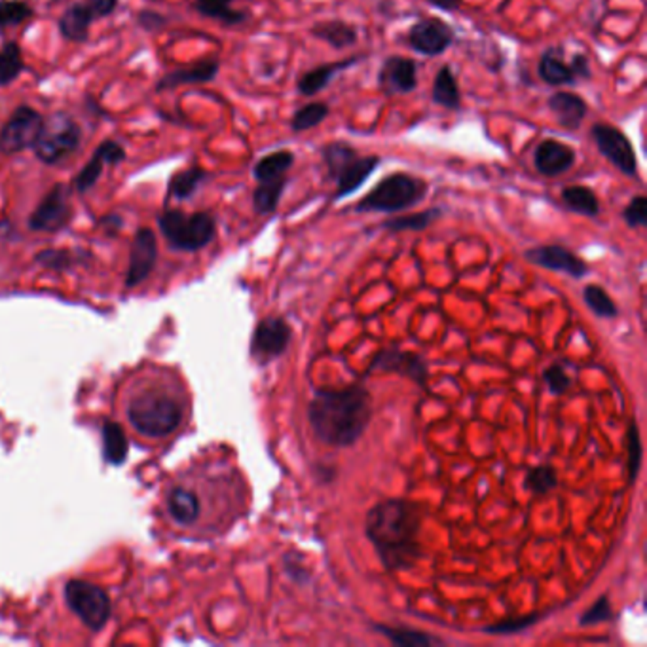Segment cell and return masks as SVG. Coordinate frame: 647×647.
Instances as JSON below:
<instances>
[{"mask_svg":"<svg viewBox=\"0 0 647 647\" xmlns=\"http://www.w3.org/2000/svg\"><path fill=\"white\" fill-rule=\"evenodd\" d=\"M562 204H564L571 213L583 217H598L600 215V200L593 188L583 185H570L562 188Z\"/></svg>","mask_w":647,"mask_h":647,"instance_id":"cell-28","label":"cell"},{"mask_svg":"<svg viewBox=\"0 0 647 647\" xmlns=\"http://www.w3.org/2000/svg\"><path fill=\"white\" fill-rule=\"evenodd\" d=\"M642 463V443L636 421H630L628 426V481L635 484Z\"/></svg>","mask_w":647,"mask_h":647,"instance_id":"cell-41","label":"cell"},{"mask_svg":"<svg viewBox=\"0 0 647 647\" xmlns=\"http://www.w3.org/2000/svg\"><path fill=\"white\" fill-rule=\"evenodd\" d=\"M419 505L403 498L376 503L367 515L364 533L387 571L411 570L419 558Z\"/></svg>","mask_w":647,"mask_h":647,"instance_id":"cell-2","label":"cell"},{"mask_svg":"<svg viewBox=\"0 0 647 647\" xmlns=\"http://www.w3.org/2000/svg\"><path fill=\"white\" fill-rule=\"evenodd\" d=\"M578 162V152L573 147L556 139H543L533 152V167L543 177H560L568 173Z\"/></svg>","mask_w":647,"mask_h":647,"instance_id":"cell-16","label":"cell"},{"mask_svg":"<svg viewBox=\"0 0 647 647\" xmlns=\"http://www.w3.org/2000/svg\"><path fill=\"white\" fill-rule=\"evenodd\" d=\"M220 70V63L217 60H205L196 63L192 67H185V68H177L173 73L165 75L160 82L156 90H172L177 86H182V84H204V82H211L215 80Z\"/></svg>","mask_w":647,"mask_h":647,"instance_id":"cell-23","label":"cell"},{"mask_svg":"<svg viewBox=\"0 0 647 647\" xmlns=\"http://www.w3.org/2000/svg\"><path fill=\"white\" fill-rule=\"evenodd\" d=\"M86 3L92 6L97 20L110 16V13L115 12L118 6V0H86Z\"/></svg>","mask_w":647,"mask_h":647,"instance_id":"cell-47","label":"cell"},{"mask_svg":"<svg viewBox=\"0 0 647 647\" xmlns=\"http://www.w3.org/2000/svg\"><path fill=\"white\" fill-rule=\"evenodd\" d=\"M454 27L439 18L419 20L406 33V44L424 58H439L454 46Z\"/></svg>","mask_w":647,"mask_h":647,"instance_id":"cell-9","label":"cell"},{"mask_svg":"<svg viewBox=\"0 0 647 647\" xmlns=\"http://www.w3.org/2000/svg\"><path fill=\"white\" fill-rule=\"evenodd\" d=\"M431 101L446 110L461 108V90L456 80L454 68L450 65H443L437 70V75H435L431 86Z\"/></svg>","mask_w":647,"mask_h":647,"instance_id":"cell-25","label":"cell"},{"mask_svg":"<svg viewBox=\"0 0 647 647\" xmlns=\"http://www.w3.org/2000/svg\"><path fill=\"white\" fill-rule=\"evenodd\" d=\"M372 418L371 393L363 386L317 389L308 404V419L316 437L332 448L355 444Z\"/></svg>","mask_w":647,"mask_h":647,"instance_id":"cell-3","label":"cell"},{"mask_svg":"<svg viewBox=\"0 0 647 647\" xmlns=\"http://www.w3.org/2000/svg\"><path fill=\"white\" fill-rule=\"evenodd\" d=\"M68 217H70L68 194H67V188L58 185L36 207V211L29 220V227L33 230H40V232H53V230H60L61 227H65Z\"/></svg>","mask_w":647,"mask_h":647,"instance_id":"cell-17","label":"cell"},{"mask_svg":"<svg viewBox=\"0 0 647 647\" xmlns=\"http://www.w3.org/2000/svg\"><path fill=\"white\" fill-rule=\"evenodd\" d=\"M42 124H44V118L35 108L27 105L18 107L4 128L0 130V150L4 154H16L33 148L40 135Z\"/></svg>","mask_w":647,"mask_h":647,"instance_id":"cell-10","label":"cell"},{"mask_svg":"<svg viewBox=\"0 0 647 647\" xmlns=\"http://www.w3.org/2000/svg\"><path fill=\"white\" fill-rule=\"evenodd\" d=\"M33 16V10L23 0H3L0 3V29L20 25Z\"/></svg>","mask_w":647,"mask_h":647,"instance_id":"cell-39","label":"cell"},{"mask_svg":"<svg viewBox=\"0 0 647 647\" xmlns=\"http://www.w3.org/2000/svg\"><path fill=\"white\" fill-rule=\"evenodd\" d=\"M160 230L173 249L200 251L213 242L217 224L209 213L187 215L182 211L170 209L160 217Z\"/></svg>","mask_w":647,"mask_h":647,"instance_id":"cell-5","label":"cell"},{"mask_svg":"<svg viewBox=\"0 0 647 647\" xmlns=\"http://www.w3.org/2000/svg\"><path fill=\"white\" fill-rule=\"evenodd\" d=\"M429 185L426 179L414 177L411 173L395 172L376 182L363 198L355 204L357 213H401L412 209L426 200Z\"/></svg>","mask_w":647,"mask_h":647,"instance_id":"cell-4","label":"cell"},{"mask_svg":"<svg viewBox=\"0 0 647 647\" xmlns=\"http://www.w3.org/2000/svg\"><path fill=\"white\" fill-rule=\"evenodd\" d=\"M538 75L539 78L548 84V86H575L578 76L573 75L570 63L564 60V48L562 46H548L539 58L538 63Z\"/></svg>","mask_w":647,"mask_h":647,"instance_id":"cell-21","label":"cell"},{"mask_svg":"<svg viewBox=\"0 0 647 647\" xmlns=\"http://www.w3.org/2000/svg\"><path fill=\"white\" fill-rule=\"evenodd\" d=\"M97 20L95 13L92 10V6L86 4H75L73 8H68L60 21V31L65 38L68 40H84L88 36L90 25L92 21Z\"/></svg>","mask_w":647,"mask_h":647,"instance_id":"cell-29","label":"cell"},{"mask_svg":"<svg viewBox=\"0 0 647 647\" xmlns=\"http://www.w3.org/2000/svg\"><path fill=\"white\" fill-rule=\"evenodd\" d=\"M359 61H361L359 55H351V58H346V60H340V61L323 63L319 67L309 68L299 78L297 90L304 97H314V95L321 93L325 88H329V84L334 80L336 75H340V73H344V70L355 67Z\"/></svg>","mask_w":647,"mask_h":647,"instance_id":"cell-20","label":"cell"},{"mask_svg":"<svg viewBox=\"0 0 647 647\" xmlns=\"http://www.w3.org/2000/svg\"><path fill=\"white\" fill-rule=\"evenodd\" d=\"M294 162H297V156H294L292 150L289 148L274 150L252 165V177H255L257 182L285 177L289 170H292Z\"/></svg>","mask_w":647,"mask_h":647,"instance_id":"cell-26","label":"cell"},{"mask_svg":"<svg viewBox=\"0 0 647 647\" xmlns=\"http://www.w3.org/2000/svg\"><path fill=\"white\" fill-rule=\"evenodd\" d=\"M382 165V158L376 156V154H369V156H357L346 162L336 175L331 179L336 182V192L334 200H346L349 196H354L363 185H367V180L378 172V167Z\"/></svg>","mask_w":647,"mask_h":647,"instance_id":"cell-15","label":"cell"},{"mask_svg":"<svg viewBox=\"0 0 647 647\" xmlns=\"http://www.w3.org/2000/svg\"><path fill=\"white\" fill-rule=\"evenodd\" d=\"M309 35L314 38L325 42L332 50H346L357 44L359 31L355 25H351L344 20H325L317 21L309 29Z\"/></svg>","mask_w":647,"mask_h":647,"instance_id":"cell-22","label":"cell"},{"mask_svg":"<svg viewBox=\"0 0 647 647\" xmlns=\"http://www.w3.org/2000/svg\"><path fill=\"white\" fill-rule=\"evenodd\" d=\"M331 115V107L323 101H312L300 108L294 110L291 118V130L294 133H304L308 130L317 128L319 124L325 122Z\"/></svg>","mask_w":647,"mask_h":647,"instance_id":"cell-33","label":"cell"},{"mask_svg":"<svg viewBox=\"0 0 647 647\" xmlns=\"http://www.w3.org/2000/svg\"><path fill=\"white\" fill-rule=\"evenodd\" d=\"M65 603L80 625L90 630H101L110 617L108 595L88 581H68L65 585Z\"/></svg>","mask_w":647,"mask_h":647,"instance_id":"cell-7","label":"cell"},{"mask_svg":"<svg viewBox=\"0 0 647 647\" xmlns=\"http://www.w3.org/2000/svg\"><path fill=\"white\" fill-rule=\"evenodd\" d=\"M284 562H285V564H284L285 573L289 575V578H291L294 583L302 585V583H308V581H309V571H308V570L300 564V560H299V558H292L291 555H287Z\"/></svg>","mask_w":647,"mask_h":647,"instance_id":"cell-45","label":"cell"},{"mask_svg":"<svg viewBox=\"0 0 647 647\" xmlns=\"http://www.w3.org/2000/svg\"><path fill=\"white\" fill-rule=\"evenodd\" d=\"M21 73H23L21 48L16 42H8V44L0 50V86L12 84Z\"/></svg>","mask_w":647,"mask_h":647,"instance_id":"cell-37","label":"cell"},{"mask_svg":"<svg viewBox=\"0 0 647 647\" xmlns=\"http://www.w3.org/2000/svg\"><path fill=\"white\" fill-rule=\"evenodd\" d=\"M319 152L329 179H332L346 162L355 158L359 154V150L354 145H349L347 140H331V143L323 145Z\"/></svg>","mask_w":647,"mask_h":647,"instance_id":"cell-34","label":"cell"},{"mask_svg":"<svg viewBox=\"0 0 647 647\" xmlns=\"http://www.w3.org/2000/svg\"><path fill=\"white\" fill-rule=\"evenodd\" d=\"M232 3L234 0H196L194 6L202 13V16L220 21L227 27L245 23L249 20V12L236 10L232 6Z\"/></svg>","mask_w":647,"mask_h":647,"instance_id":"cell-30","label":"cell"},{"mask_svg":"<svg viewBox=\"0 0 647 647\" xmlns=\"http://www.w3.org/2000/svg\"><path fill=\"white\" fill-rule=\"evenodd\" d=\"M207 179V173L202 167H192V170L177 173L170 182V194L177 200H187L202 187V182Z\"/></svg>","mask_w":647,"mask_h":647,"instance_id":"cell-36","label":"cell"},{"mask_svg":"<svg viewBox=\"0 0 647 647\" xmlns=\"http://www.w3.org/2000/svg\"><path fill=\"white\" fill-rule=\"evenodd\" d=\"M524 259L531 264L541 266L545 270L562 272L575 279H581L588 274L587 262L581 257L575 255L573 251L562 245H539L528 249L524 252Z\"/></svg>","mask_w":647,"mask_h":647,"instance_id":"cell-14","label":"cell"},{"mask_svg":"<svg viewBox=\"0 0 647 647\" xmlns=\"http://www.w3.org/2000/svg\"><path fill=\"white\" fill-rule=\"evenodd\" d=\"M524 486L536 496L551 494V491L558 486V475L553 466H536L531 467L524 476Z\"/></svg>","mask_w":647,"mask_h":647,"instance_id":"cell-35","label":"cell"},{"mask_svg":"<svg viewBox=\"0 0 647 647\" xmlns=\"http://www.w3.org/2000/svg\"><path fill=\"white\" fill-rule=\"evenodd\" d=\"M623 220L628 228H643L647 227V198L638 194L632 198L623 209Z\"/></svg>","mask_w":647,"mask_h":647,"instance_id":"cell-42","label":"cell"},{"mask_svg":"<svg viewBox=\"0 0 647 647\" xmlns=\"http://www.w3.org/2000/svg\"><path fill=\"white\" fill-rule=\"evenodd\" d=\"M443 215L441 207H429L419 211V213H412V215H401V217H393L386 222H382V230L399 234V232H421L429 228L431 224L437 220Z\"/></svg>","mask_w":647,"mask_h":647,"instance_id":"cell-31","label":"cell"},{"mask_svg":"<svg viewBox=\"0 0 647 647\" xmlns=\"http://www.w3.org/2000/svg\"><path fill=\"white\" fill-rule=\"evenodd\" d=\"M583 299L587 302V306L593 309V312L600 317H615L617 316V306L611 300L610 294L606 292V289H602L600 285H587L583 289Z\"/></svg>","mask_w":647,"mask_h":647,"instance_id":"cell-38","label":"cell"},{"mask_svg":"<svg viewBox=\"0 0 647 647\" xmlns=\"http://www.w3.org/2000/svg\"><path fill=\"white\" fill-rule=\"evenodd\" d=\"M590 137H593L598 152L615 167V170H619L627 177H638L636 150L623 130H619L610 124L598 122L590 128Z\"/></svg>","mask_w":647,"mask_h":647,"instance_id":"cell-8","label":"cell"},{"mask_svg":"<svg viewBox=\"0 0 647 647\" xmlns=\"http://www.w3.org/2000/svg\"><path fill=\"white\" fill-rule=\"evenodd\" d=\"M164 23L162 16H156V13H150V12H143L140 13V23H143L147 29H152V27H156V23Z\"/></svg>","mask_w":647,"mask_h":647,"instance_id":"cell-49","label":"cell"},{"mask_svg":"<svg viewBox=\"0 0 647 647\" xmlns=\"http://www.w3.org/2000/svg\"><path fill=\"white\" fill-rule=\"evenodd\" d=\"M154 259H156V237H154L152 230L148 228L139 230L132 249L130 285L137 284V281H140L150 272Z\"/></svg>","mask_w":647,"mask_h":647,"instance_id":"cell-24","label":"cell"},{"mask_svg":"<svg viewBox=\"0 0 647 647\" xmlns=\"http://www.w3.org/2000/svg\"><path fill=\"white\" fill-rule=\"evenodd\" d=\"M78 124L63 112L50 116L42 124L40 135L33 145L38 160L44 164H60L73 154L80 145Z\"/></svg>","mask_w":647,"mask_h":647,"instance_id":"cell-6","label":"cell"},{"mask_svg":"<svg viewBox=\"0 0 647 647\" xmlns=\"http://www.w3.org/2000/svg\"><path fill=\"white\" fill-rule=\"evenodd\" d=\"M378 88L386 97L412 93L418 88V63L404 55H389L379 65Z\"/></svg>","mask_w":647,"mask_h":647,"instance_id":"cell-13","label":"cell"},{"mask_svg":"<svg viewBox=\"0 0 647 647\" xmlns=\"http://www.w3.org/2000/svg\"><path fill=\"white\" fill-rule=\"evenodd\" d=\"M378 635L386 636L391 643L399 647H427L433 643H439L437 638H433L426 632L406 628V627H389V625H374L372 627Z\"/></svg>","mask_w":647,"mask_h":647,"instance_id":"cell-32","label":"cell"},{"mask_svg":"<svg viewBox=\"0 0 647 647\" xmlns=\"http://www.w3.org/2000/svg\"><path fill=\"white\" fill-rule=\"evenodd\" d=\"M539 621V613H531L526 617H513V619H505L501 623H494L484 628L486 635H498V636H505V635H518V632H524L526 628L533 627Z\"/></svg>","mask_w":647,"mask_h":647,"instance_id":"cell-40","label":"cell"},{"mask_svg":"<svg viewBox=\"0 0 647 647\" xmlns=\"http://www.w3.org/2000/svg\"><path fill=\"white\" fill-rule=\"evenodd\" d=\"M543 379H545V384L548 386V389L555 393V395H562V393H566L570 389V384H571L568 372L562 369L560 364H551V367H548L543 372Z\"/></svg>","mask_w":647,"mask_h":647,"instance_id":"cell-44","label":"cell"},{"mask_svg":"<svg viewBox=\"0 0 647 647\" xmlns=\"http://www.w3.org/2000/svg\"><path fill=\"white\" fill-rule=\"evenodd\" d=\"M292 339V329L284 317L262 319L251 340V355L257 363L266 364L279 357L287 349Z\"/></svg>","mask_w":647,"mask_h":647,"instance_id":"cell-12","label":"cell"},{"mask_svg":"<svg viewBox=\"0 0 647 647\" xmlns=\"http://www.w3.org/2000/svg\"><path fill=\"white\" fill-rule=\"evenodd\" d=\"M547 107L555 115L560 128L568 132L579 130L588 115V105L583 97L568 90H556L548 95Z\"/></svg>","mask_w":647,"mask_h":647,"instance_id":"cell-18","label":"cell"},{"mask_svg":"<svg viewBox=\"0 0 647 647\" xmlns=\"http://www.w3.org/2000/svg\"><path fill=\"white\" fill-rule=\"evenodd\" d=\"M115 411L140 444L160 446L173 441L190 418V395L175 369L143 363L122 376Z\"/></svg>","mask_w":647,"mask_h":647,"instance_id":"cell-1","label":"cell"},{"mask_svg":"<svg viewBox=\"0 0 647 647\" xmlns=\"http://www.w3.org/2000/svg\"><path fill=\"white\" fill-rule=\"evenodd\" d=\"M369 372L399 374L412 379L418 386H426L429 378V367L424 357L401 347H387L378 351L369 364Z\"/></svg>","mask_w":647,"mask_h":647,"instance_id":"cell-11","label":"cell"},{"mask_svg":"<svg viewBox=\"0 0 647 647\" xmlns=\"http://www.w3.org/2000/svg\"><path fill=\"white\" fill-rule=\"evenodd\" d=\"M611 615H613V611H611L608 598L602 596L583 613L581 627H593V625H598V623H603V621H610Z\"/></svg>","mask_w":647,"mask_h":647,"instance_id":"cell-43","label":"cell"},{"mask_svg":"<svg viewBox=\"0 0 647 647\" xmlns=\"http://www.w3.org/2000/svg\"><path fill=\"white\" fill-rule=\"evenodd\" d=\"M289 185V179L279 177L274 180H264L259 182L255 192H252V209H255L257 215H272L279 207L281 198H284V192Z\"/></svg>","mask_w":647,"mask_h":647,"instance_id":"cell-27","label":"cell"},{"mask_svg":"<svg viewBox=\"0 0 647 647\" xmlns=\"http://www.w3.org/2000/svg\"><path fill=\"white\" fill-rule=\"evenodd\" d=\"M570 67L573 70V75L578 76V80H590L593 78V68H590V61L585 53H573L570 60Z\"/></svg>","mask_w":647,"mask_h":647,"instance_id":"cell-46","label":"cell"},{"mask_svg":"<svg viewBox=\"0 0 647 647\" xmlns=\"http://www.w3.org/2000/svg\"><path fill=\"white\" fill-rule=\"evenodd\" d=\"M125 158V152L122 148V145H118L116 140H107L100 148L95 150L93 158L84 165V170L76 175L75 179V187L78 192H86L90 188H93L97 185V180L101 179L105 165H116Z\"/></svg>","mask_w":647,"mask_h":647,"instance_id":"cell-19","label":"cell"},{"mask_svg":"<svg viewBox=\"0 0 647 647\" xmlns=\"http://www.w3.org/2000/svg\"><path fill=\"white\" fill-rule=\"evenodd\" d=\"M429 6H433L435 10L444 12V13H454L461 8L463 0H426Z\"/></svg>","mask_w":647,"mask_h":647,"instance_id":"cell-48","label":"cell"}]
</instances>
